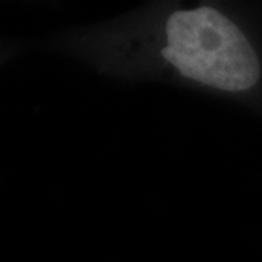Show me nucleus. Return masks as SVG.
I'll return each mask as SVG.
<instances>
[{
  "label": "nucleus",
  "mask_w": 262,
  "mask_h": 262,
  "mask_svg": "<svg viewBox=\"0 0 262 262\" xmlns=\"http://www.w3.org/2000/svg\"><path fill=\"white\" fill-rule=\"evenodd\" d=\"M162 56L196 82L239 92L258 82V57L242 31L211 8L179 10L168 19Z\"/></svg>",
  "instance_id": "f257e3e1"
}]
</instances>
